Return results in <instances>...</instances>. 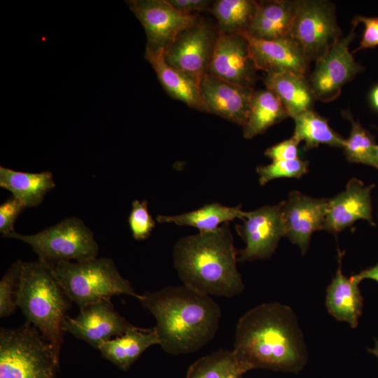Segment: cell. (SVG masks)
I'll return each mask as SVG.
<instances>
[{
  "instance_id": "cell-36",
  "label": "cell",
  "mask_w": 378,
  "mask_h": 378,
  "mask_svg": "<svg viewBox=\"0 0 378 378\" xmlns=\"http://www.w3.org/2000/svg\"><path fill=\"white\" fill-rule=\"evenodd\" d=\"M359 22L364 24V31L359 46L353 52L378 46V18L356 16L353 23Z\"/></svg>"
},
{
  "instance_id": "cell-19",
  "label": "cell",
  "mask_w": 378,
  "mask_h": 378,
  "mask_svg": "<svg viewBox=\"0 0 378 378\" xmlns=\"http://www.w3.org/2000/svg\"><path fill=\"white\" fill-rule=\"evenodd\" d=\"M342 253L339 251V267L326 290V306L328 313L340 321L355 328L362 314L363 298L360 281L352 275L346 276L342 270Z\"/></svg>"
},
{
  "instance_id": "cell-41",
  "label": "cell",
  "mask_w": 378,
  "mask_h": 378,
  "mask_svg": "<svg viewBox=\"0 0 378 378\" xmlns=\"http://www.w3.org/2000/svg\"><path fill=\"white\" fill-rule=\"evenodd\" d=\"M376 156H377V162H378V144L377 145Z\"/></svg>"
},
{
  "instance_id": "cell-38",
  "label": "cell",
  "mask_w": 378,
  "mask_h": 378,
  "mask_svg": "<svg viewBox=\"0 0 378 378\" xmlns=\"http://www.w3.org/2000/svg\"><path fill=\"white\" fill-rule=\"evenodd\" d=\"M354 276L360 282L363 279H371L378 283V262L375 265L354 274Z\"/></svg>"
},
{
  "instance_id": "cell-7",
  "label": "cell",
  "mask_w": 378,
  "mask_h": 378,
  "mask_svg": "<svg viewBox=\"0 0 378 378\" xmlns=\"http://www.w3.org/2000/svg\"><path fill=\"white\" fill-rule=\"evenodd\" d=\"M4 238L27 244L38 260L48 265L61 261L82 262L94 258L99 253L93 232L76 216L68 217L33 234H22L15 230Z\"/></svg>"
},
{
  "instance_id": "cell-22",
  "label": "cell",
  "mask_w": 378,
  "mask_h": 378,
  "mask_svg": "<svg viewBox=\"0 0 378 378\" xmlns=\"http://www.w3.org/2000/svg\"><path fill=\"white\" fill-rule=\"evenodd\" d=\"M146 59L153 68L167 93L189 107L205 111L202 102L199 85L192 79L169 66L164 57V50L146 48Z\"/></svg>"
},
{
  "instance_id": "cell-6",
  "label": "cell",
  "mask_w": 378,
  "mask_h": 378,
  "mask_svg": "<svg viewBox=\"0 0 378 378\" xmlns=\"http://www.w3.org/2000/svg\"><path fill=\"white\" fill-rule=\"evenodd\" d=\"M59 354L25 321L0 330V378H57Z\"/></svg>"
},
{
  "instance_id": "cell-26",
  "label": "cell",
  "mask_w": 378,
  "mask_h": 378,
  "mask_svg": "<svg viewBox=\"0 0 378 378\" xmlns=\"http://www.w3.org/2000/svg\"><path fill=\"white\" fill-rule=\"evenodd\" d=\"M248 211H244L240 206L230 207L220 203H211L187 213L175 216H157L160 223H173L178 225H188L197 228L200 232L216 230L220 225L235 218L244 220Z\"/></svg>"
},
{
  "instance_id": "cell-9",
  "label": "cell",
  "mask_w": 378,
  "mask_h": 378,
  "mask_svg": "<svg viewBox=\"0 0 378 378\" xmlns=\"http://www.w3.org/2000/svg\"><path fill=\"white\" fill-rule=\"evenodd\" d=\"M353 27L347 36L340 38L328 52L316 61L309 83L316 99L328 102L335 99L342 88L363 67L357 63L349 52V46L355 37Z\"/></svg>"
},
{
  "instance_id": "cell-8",
  "label": "cell",
  "mask_w": 378,
  "mask_h": 378,
  "mask_svg": "<svg viewBox=\"0 0 378 378\" xmlns=\"http://www.w3.org/2000/svg\"><path fill=\"white\" fill-rule=\"evenodd\" d=\"M289 36L301 46L308 60L321 58L341 38L334 5L326 1H296Z\"/></svg>"
},
{
  "instance_id": "cell-20",
  "label": "cell",
  "mask_w": 378,
  "mask_h": 378,
  "mask_svg": "<svg viewBox=\"0 0 378 378\" xmlns=\"http://www.w3.org/2000/svg\"><path fill=\"white\" fill-rule=\"evenodd\" d=\"M157 344L159 339L155 327L141 328L133 326L122 335L102 344L98 350L104 358L127 371L148 348Z\"/></svg>"
},
{
  "instance_id": "cell-40",
  "label": "cell",
  "mask_w": 378,
  "mask_h": 378,
  "mask_svg": "<svg viewBox=\"0 0 378 378\" xmlns=\"http://www.w3.org/2000/svg\"><path fill=\"white\" fill-rule=\"evenodd\" d=\"M368 351L370 354L375 356L378 359V340L374 339V346L372 349H368Z\"/></svg>"
},
{
  "instance_id": "cell-12",
  "label": "cell",
  "mask_w": 378,
  "mask_h": 378,
  "mask_svg": "<svg viewBox=\"0 0 378 378\" xmlns=\"http://www.w3.org/2000/svg\"><path fill=\"white\" fill-rule=\"evenodd\" d=\"M242 225L236 226L246 246L237 251V261L267 259L285 236L281 204L264 206L248 211Z\"/></svg>"
},
{
  "instance_id": "cell-24",
  "label": "cell",
  "mask_w": 378,
  "mask_h": 378,
  "mask_svg": "<svg viewBox=\"0 0 378 378\" xmlns=\"http://www.w3.org/2000/svg\"><path fill=\"white\" fill-rule=\"evenodd\" d=\"M0 186L10 192L27 208L38 206L55 187V183L50 171L24 172L1 166Z\"/></svg>"
},
{
  "instance_id": "cell-17",
  "label": "cell",
  "mask_w": 378,
  "mask_h": 378,
  "mask_svg": "<svg viewBox=\"0 0 378 378\" xmlns=\"http://www.w3.org/2000/svg\"><path fill=\"white\" fill-rule=\"evenodd\" d=\"M248 43L257 70L269 73L291 72L305 76L308 59L301 46L290 36L274 40L259 39L241 32Z\"/></svg>"
},
{
  "instance_id": "cell-29",
  "label": "cell",
  "mask_w": 378,
  "mask_h": 378,
  "mask_svg": "<svg viewBox=\"0 0 378 378\" xmlns=\"http://www.w3.org/2000/svg\"><path fill=\"white\" fill-rule=\"evenodd\" d=\"M253 0H218L210 11L217 20L219 31L227 34L246 31L258 8Z\"/></svg>"
},
{
  "instance_id": "cell-13",
  "label": "cell",
  "mask_w": 378,
  "mask_h": 378,
  "mask_svg": "<svg viewBox=\"0 0 378 378\" xmlns=\"http://www.w3.org/2000/svg\"><path fill=\"white\" fill-rule=\"evenodd\" d=\"M132 326L115 310L111 299H104L80 308L76 317L67 316L62 329L98 349L102 344L122 335Z\"/></svg>"
},
{
  "instance_id": "cell-4",
  "label": "cell",
  "mask_w": 378,
  "mask_h": 378,
  "mask_svg": "<svg viewBox=\"0 0 378 378\" xmlns=\"http://www.w3.org/2000/svg\"><path fill=\"white\" fill-rule=\"evenodd\" d=\"M71 302L48 264L38 259L22 261L18 307L26 321L34 326L58 354L64 342L62 325Z\"/></svg>"
},
{
  "instance_id": "cell-35",
  "label": "cell",
  "mask_w": 378,
  "mask_h": 378,
  "mask_svg": "<svg viewBox=\"0 0 378 378\" xmlns=\"http://www.w3.org/2000/svg\"><path fill=\"white\" fill-rule=\"evenodd\" d=\"M300 141L293 135L267 148L265 155L274 161L293 160L300 158L298 145Z\"/></svg>"
},
{
  "instance_id": "cell-31",
  "label": "cell",
  "mask_w": 378,
  "mask_h": 378,
  "mask_svg": "<svg viewBox=\"0 0 378 378\" xmlns=\"http://www.w3.org/2000/svg\"><path fill=\"white\" fill-rule=\"evenodd\" d=\"M22 261L18 260L8 267L0 281V317L13 314L18 305Z\"/></svg>"
},
{
  "instance_id": "cell-32",
  "label": "cell",
  "mask_w": 378,
  "mask_h": 378,
  "mask_svg": "<svg viewBox=\"0 0 378 378\" xmlns=\"http://www.w3.org/2000/svg\"><path fill=\"white\" fill-rule=\"evenodd\" d=\"M307 161L300 158L293 160L274 161L271 164L259 166L256 171L259 183L263 186L279 178H300L308 171Z\"/></svg>"
},
{
  "instance_id": "cell-18",
  "label": "cell",
  "mask_w": 378,
  "mask_h": 378,
  "mask_svg": "<svg viewBox=\"0 0 378 378\" xmlns=\"http://www.w3.org/2000/svg\"><path fill=\"white\" fill-rule=\"evenodd\" d=\"M374 187V185L366 186L361 181L351 178L344 191L327 200L323 230L337 233L358 220H365L374 225L371 200Z\"/></svg>"
},
{
  "instance_id": "cell-25",
  "label": "cell",
  "mask_w": 378,
  "mask_h": 378,
  "mask_svg": "<svg viewBox=\"0 0 378 378\" xmlns=\"http://www.w3.org/2000/svg\"><path fill=\"white\" fill-rule=\"evenodd\" d=\"M289 117L277 96L269 89L254 91L243 136L252 139L265 132L273 125Z\"/></svg>"
},
{
  "instance_id": "cell-2",
  "label": "cell",
  "mask_w": 378,
  "mask_h": 378,
  "mask_svg": "<svg viewBox=\"0 0 378 378\" xmlns=\"http://www.w3.org/2000/svg\"><path fill=\"white\" fill-rule=\"evenodd\" d=\"M139 301L154 316L159 345L169 354L195 353L218 330L222 316L218 304L183 284L146 291Z\"/></svg>"
},
{
  "instance_id": "cell-16",
  "label": "cell",
  "mask_w": 378,
  "mask_h": 378,
  "mask_svg": "<svg viewBox=\"0 0 378 378\" xmlns=\"http://www.w3.org/2000/svg\"><path fill=\"white\" fill-rule=\"evenodd\" d=\"M281 204L285 236L304 254L312 234L316 230H323L327 200L293 191Z\"/></svg>"
},
{
  "instance_id": "cell-15",
  "label": "cell",
  "mask_w": 378,
  "mask_h": 378,
  "mask_svg": "<svg viewBox=\"0 0 378 378\" xmlns=\"http://www.w3.org/2000/svg\"><path fill=\"white\" fill-rule=\"evenodd\" d=\"M200 94L204 111L243 127L252 95L251 87L227 82L209 73L202 78Z\"/></svg>"
},
{
  "instance_id": "cell-39",
  "label": "cell",
  "mask_w": 378,
  "mask_h": 378,
  "mask_svg": "<svg viewBox=\"0 0 378 378\" xmlns=\"http://www.w3.org/2000/svg\"><path fill=\"white\" fill-rule=\"evenodd\" d=\"M369 98L372 106L376 111H378V84L371 90Z\"/></svg>"
},
{
  "instance_id": "cell-1",
  "label": "cell",
  "mask_w": 378,
  "mask_h": 378,
  "mask_svg": "<svg viewBox=\"0 0 378 378\" xmlns=\"http://www.w3.org/2000/svg\"><path fill=\"white\" fill-rule=\"evenodd\" d=\"M232 350L251 370L298 374L308 361L295 312L278 302L257 305L239 318Z\"/></svg>"
},
{
  "instance_id": "cell-21",
  "label": "cell",
  "mask_w": 378,
  "mask_h": 378,
  "mask_svg": "<svg viewBox=\"0 0 378 378\" xmlns=\"http://www.w3.org/2000/svg\"><path fill=\"white\" fill-rule=\"evenodd\" d=\"M296 1H258V8L246 31L252 37L274 40L289 36L295 13Z\"/></svg>"
},
{
  "instance_id": "cell-3",
  "label": "cell",
  "mask_w": 378,
  "mask_h": 378,
  "mask_svg": "<svg viewBox=\"0 0 378 378\" xmlns=\"http://www.w3.org/2000/svg\"><path fill=\"white\" fill-rule=\"evenodd\" d=\"M173 258L183 284L200 293L232 298L244 289L229 222L216 230L180 239Z\"/></svg>"
},
{
  "instance_id": "cell-30",
  "label": "cell",
  "mask_w": 378,
  "mask_h": 378,
  "mask_svg": "<svg viewBox=\"0 0 378 378\" xmlns=\"http://www.w3.org/2000/svg\"><path fill=\"white\" fill-rule=\"evenodd\" d=\"M343 115L351 123V130L343 146L348 161L364 164L378 170L376 156L377 144L374 137L365 129L359 121L352 117L351 113L344 112Z\"/></svg>"
},
{
  "instance_id": "cell-27",
  "label": "cell",
  "mask_w": 378,
  "mask_h": 378,
  "mask_svg": "<svg viewBox=\"0 0 378 378\" xmlns=\"http://www.w3.org/2000/svg\"><path fill=\"white\" fill-rule=\"evenodd\" d=\"M251 370L233 350L218 349L196 360L186 378H242Z\"/></svg>"
},
{
  "instance_id": "cell-33",
  "label": "cell",
  "mask_w": 378,
  "mask_h": 378,
  "mask_svg": "<svg viewBox=\"0 0 378 378\" xmlns=\"http://www.w3.org/2000/svg\"><path fill=\"white\" fill-rule=\"evenodd\" d=\"M128 223L135 240H144L150 236L155 225V222L149 214L146 200L133 201Z\"/></svg>"
},
{
  "instance_id": "cell-14",
  "label": "cell",
  "mask_w": 378,
  "mask_h": 378,
  "mask_svg": "<svg viewBox=\"0 0 378 378\" xmlns=\"http://www.w3.org/2000/svg\"><path fill=\"white\" fill-rule=\"evenodd\" d=\"M256 70L245 36L218 31L208 73L229 83L251 87Z\"/></svg>"
},
{
  "instance_id": "cell-5",
  "label": "cell",
  "mask_w": 378,
  "mask_h": 378,
  "mask_svg": "<svg viewBox=\"0 0 378 378\" xmlns=\"http://www.w3.org/2000/svg\"><path fill=\"white\" fill-rule=\"evenodd\" d=\"M66 297L79 309L113 296L127 295L140 300L130 281L122 277L109 258L61 261L48 265Z\"/></svg>"
},
{
  "instance_id": "cell-11",
  "label": "cell",
  "mask_w": 378,
  "mask_h": 378,
  "mask_svg": "<svg viewBox=\"0 0 378 378\" xmlns=\"http://www.w3.org/2000/svg\"><path fill=\"white\" fill-rule=\"evenodd\" d=\"M217 35L204 24L182 31L164 50L166 62L198 85L208 73Z\"/></svg>"
},
{
  "instance_id": "cell-37",
  "label": "cell",
  "mask_w": 378,
  "mask_h": 378,
  "mask_svg": "<svg viewBox=\"0 0 378 378\" xmlns=\"http://www.w3.org/2000/svg\"><path fill=\"white\" fill-rule=\"evenodd\" d=\"M168 1L178 11L189 15L210 9L211 4V1L209 0H168Z\"/></svg>"
},
{
  "instance_id": "cell-28",
  "label": "cell",
  "mask_w": 378,
  "mask_h": 378,
  "mask_svg": "<svg viewBox=\"0 0 378 378\" xmlns=\"http://www.w3.org/2000/svg\"><path fill=\"white\" fill-rule=\"evenodd\" d=\"M293 136L304 142V148L311 149L326 144L343 148L344 141L328 125V120L312 109L302 112L293 118Z\"/></svg>"
},
{
  "instance_id": "cell-10",
  "label": "cell",
  "mask_w": 378,
  "mask_h": 378,
  "mask_svg": "<svg viewBox=\"0 0 378 378\" xmlns=\"http://www.w3.org/2000/svg\"><path fill=\"white\" fill-rule=\"evenodd\" d=\"M147 37L146 48L164 50L184 29L197 24L196 16L181 13L168 0L127 1Z\"/></svg>"
},
{
  "instance_id": "cell-23",
  "label": "cell",
  "mask_w": 378,
  "mask_h": 378,
  "mask_svg": "<svg viewBox=\"0 0 378 378\" xmlns=\"http://www.w3.org/2000/svg\"><path fill=\"white\" fill-rule=\"evenodd\" d=\"M266 88L279 99L289 116L293 118L312 107L315 99L305 76L291 72L266 74Z\"/></svg>"
},
{
  "instance_id": "cell-34",
  "label": "cell",
  "mask_w": 378,
  "mask_h": 378,
  "mask_svg": "<svg viewBox=\"0 0 378 378\" xmlns=\"http://www.w3.org/2000/svg\"><path fill=\"white\" fill-rule=\"evenodd\" d=\"M24 208L22 202L13 196L0 205V232L3 237L15 231V220Z\"/></svg>"
}]
</instances>
